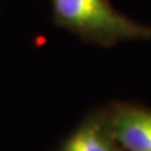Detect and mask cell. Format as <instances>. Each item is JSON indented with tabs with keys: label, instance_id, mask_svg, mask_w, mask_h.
I'll return each instance as SVG.
<instances>
[{
	"label": "cell",
	"instance_id": "cell-1",
	"mask_svg": "<svg viewBox=\"0 0 151 151\" xmlns=\"http://www.w3.org/2000/svg\"><path fill=\"white\" fill-rule=\"evenodd\" d=\"M55 25L84 42L113 46L151 38V28L122 14L111 0H50Z\"/></svg>",
	"mask_w": 151,
	"mask_h": 151
},
{
	"label": "cell",
	"instance_id": "cell-3",
	"mask_svg": "<svg viewBox=\"0 0 151 151\" xmlns=\"http://www.w3.org/2000/svg\"><path fill=\"white\" fill-rule=\"evenodd\" d=\"M58 151H123L111 129L108 108L91 111L60 143Z\"/></svg>",
	"mask_w": 151,
	"mask_h": 151
},
{
	"label": "cell",
	"instance_id": "cell-2",
	"mask_svg": "<svg viewBox=\"0 0 151 151\" xmlns=\"http://www.w3.org/2000/svg\"><path fill=\"white\" fill-rule=\"evenodd\" d=\"M111 129L123 151H151V109L127 102L106 105Z\"/></svg>",
	"mask_w": 151,
	"mask_h": 151
}]
</instances>
